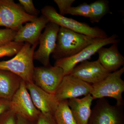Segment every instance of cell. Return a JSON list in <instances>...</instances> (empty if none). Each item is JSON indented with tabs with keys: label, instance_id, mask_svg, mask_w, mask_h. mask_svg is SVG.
Listing matches in <instances>:
<instances>
[{
	"label": "cell",
	"instance_id": "obj_1",
	"mask_svg": "<svg viewBox=\"0 0 124 124\" xmlns=\"http://www.w3.org/2000/svg\"><path fill=\"white\" fill-rule=\"evenodd\" d=\"M97 38L60 27L52 58L56 61L71 57L91 44Z\"/></svg>",
	"mask_w": 124,
	"mask_h": 124
},
{
	"label": "cell",
	"instance_id": "obj_2",
	"mask_svg": "<svg viewBox=\"0 0 124 124\" xmlns=\"http://www.w3.org/2000/svg\"><path fill=\"white\" fill-rule=\"evenodd\" d=\"M38 44L31 45L25 42L20 51L11 59L0 62V70L11 72L25 83H33L34 66L33 54Z\"/></svg>",
	"mask_w": 124,
	"mask_h": 124
},
{
	"label": "cell",
	"instance_id": "obj_3",
	"mask_svg": "<svg viewBox=\"0 0 124 124\" xmlns=\"http://www.w3.org/2000/svg\"><path fill=\"white\" fill-rule=\"evenodd\" d=\"M41 12L42 15L48 18L49 22L54 23L60 27L94 38L108 37L106 32L99 27H91L85 23L80 22L60 15L53 6H46L41 9Z\"/></svg>",
	"mask_w": 124,
	"mask_h": 124
},
{
	"label": "cell",
	"instance_id": "obj_4",
	"mask_svg": "<svg viewBox=\"0 0 124 124\" xmlns=\"http://www.w3.org/2000/svg\"><path fill=\"white\" fill-rule=\"evenodd\" d=\"M124 72V67L111 72L101 82L92 85L90 94L93 99L108 97L115 99L117 106H124L122 93L124 92V81L121 76Z\"/></svg>",
	"mask_w": 124,
	"mask_h": 124
},
{
	"label": "cell",
	"instance_id": "obj_5",
	"mask_svg": "<svg viewBox=\"0 0 124 124\" xmlns=\"http://www.w3.org/2000/svg\"><path fill=\"white\" fill-rule=\"evenodd\" d=\"M118 37L119 36L116 34H113L107 38H97L94 42L76 55L71 57L56 60L54 66L62 68L63 70L64 76L70 75L77 65L90 59L102 47L107 45L119 43L120 40L118 39Z\"/></svg>",
	"mask_w": 124,
	"mask_h": 124
},
{
	"label": "cell",
	"instance_id": "obj_6",
	"mask_svg": "<svg viewBox=\"0 0 124 124\" xmlns=\"http://www.w3.org/2000/svg\"><path fill=\"white\" fill-rule=\"evenodd\" d=\"M37 17L27 14L13 0H0V26L17 31L23 23L32 22Z\"/></svg>",
	"mask_w": 124,
	"mask_h": 124
},
{
	"label": "cell",
	"instance_id": "obj_7",
	"mask_svg": "<svg viewBox=\"0 0 124 124\" xmlns=\"http://www.w3.org/2000/svg\"><path fill=\"white\" fill-rule=\"evenodd\" d=\"M88 124H124V106H113L104 98L99 99L91 110Z\"/></svg>",
	"mask_w": 124,
	"mask_h": 124
},
{
	"label": "cell",
	"instance_id": "obj_8",
	"mask_svg": "<svg viewBox=\"0 0 124 124\" xmlns=\"http://www.w3.org/2000/svg\"><path fill=\"white\" fill-rule=\"evenodd\" d=\"M9 109L16 115L31 121H36L41 114L34 105L26 83L23 80L10 101Z\"/></svg>",
	"mask_w": 124,
	"mask_h": 124
},
{
	"label": "cell",
	"instance_id": "obj_9",
	"mask_svg": "<svg viewBox=\"0 0 124 124\" xmlns=\"http://www.w3.org/2000/svg\"><path fill=\"white\" fill-rule=\"evenodd\" d=\"M64 76L60 67L49 66L35 67L33 83L46 93L54 95Z\"/></svg>",
	"mask_w": 124,
	"mask_h": 124
},
{
	"label": "cell",
	"instance_id": "obj_10",
	"mask_svg": "<svg viewBox=\"0 0 124 124\" xmlns=\"http://www.w3.org/2000/svg\"><path fill=\"white\" fill-rule=\"evenodd\" d=\"M60 27L54 23L49 22L40 36L39 46L38 49L34 52L33 59L39 62L43 66H46L51 64L50 57L55 48Z\"/></svg>",
	"mask_w": 124,
	"mask_h": 124
},
{
	"label": "cell",
	"instance_id": "obj_11",
	"mask_svg": "<svg viewBox=\"0 0 124 124\" xmlns=\"http://www.w3.org/2000/svg\"><path fill=\"white\" fill-rule=\"evenodd\" d=\"M92 85L70 75L64 76L54 94L59 101L68 100L90 94Z\"/></svg>",
	"mask_w": 124,
	"mask_h": 124
},
{
	"label": "cell",
	"instance_id": "obj_12",
	"mask_svg": "<svg viewBox=\"0 0 124 124\" xmlns=\"http://www.w3.org/2000/svg\"><path fill=\"white\" fill-rule=\"evenodd\" d=\"M110 73L98 60L92 62L87 60L77 65L70 75L93 85L101 81Z\"/></svg>",
	"mask_w": 124,
	"mask_h": 124
},
{
	"label": "cell",
	"instance_id": "obj_13",
	"mask_svg": "<svg viewBox=\"0 0 124 124\" xmlns=\"http://www.w3.org/2000/svg\"><path fill=\"white\" fill-rule=\"evenodd\" d=\"M26 84L32 101L37 108L42 114L54 116L59 103L55 95L46 93L33 82Z\"/></svg>",
	"mask_w": 124,
	"mask_h": 124
},
{
	"label": "cell",
	"instance_id": "obj_14",
	"mask_svg": "<svg viewBox=\"0 0 124 124\" xmlns=\"http://www.w3.org/2000/svg\"><path fill=\"white\" fill-rule=\"evenodd\" d=\"M49 22L48 18L42 15L34 21L26 23L17 31L14 41L27 42L32 46L39 44L41 31Z\"/></svg>",
	"mask_w": 124,
	"mask_h": 124
},
{
	"label": "cell",
	"instance_id": "obj_15",
	"mask_svg": "<svg viewBox=\"0 0 124 124\" xmlns=\"http://www.w3.org/2000/svg\"><path fill=\"white\" fill-rule=\"evenodd\" d=\"M97 53L99 62L105 69L111 72L124 66V57L119 51L117 43L112 44L109 48L102 47Z\"/></svg>",
	"mask_w": 124,
	"mask_h": 124
},
{
	"label": "cell",
	"instance_id": "obj_16",
	"mask_svg": "<svg viewBox=\"0 0 124 124\" xmlns=\"http://www.w3.org/2000/svg\"><path fill=\"white\" fill-rule=\"evenodd\" d=\"M93 98L90 94L81 99H71L68 104L77 124H88L91 113Z\"/></svg>",
	"mask_w": 124,
	"mask_h": 124
},
{
	"label": "cell",
	"instance_id": "obj_17",
	"mask_svg": "<svg viewBox=\"0 0 124 124\" xmlns=\"http://www.w3.org/2000/svg\"><path fill=\"white\" fill-rule=\"evenodd\" d=\"M22 81L19 76L11 72L0 70V98L10 101Z\"/></svg>",
	"mask_w": 124,
	"mask_h": 124
},
{
	"label": "cell",
	"instance_id": "obj_18",
	"mask_svg": "<svg viewBox=\"0 0 124 124\" xmlns=\"http://www.w3.org/2000/svg\"><path fill=\"white\" fill-rule=\"evenodd\" d=\"M54 116L57 124H77L68 105V100L59 101Z\"/></svg>",
	"mask_w": 124,
	"mask_h": 124
},
{
	"label": "cell",
	"instance_id": "obj_19",
	"mask_svg": "<svg viewBox=\"0 0 124 124\" xmlns=\"http://www.w3.org/2000/svg\"><path fill=\"white\" fill-rule=\"evenodd\" d=\"M91 14L90 21L92 23H98L102 18L110 13L109 2L107 0H98L90 4Z\"/></svg>",
	"mask_w": 124,
	"mask_h": 124
},
{
	"label": "cell",
	"instance_id": "obj_20",
	"mask_svg": "<svg viewBox=\"0 0 124 124\" xmlns=\"http://www.w3.org/2000/svg\"><path fill=\"white\" fill-rule=\"evenodd\" d=\"M24 44V43L13 41L0 46V58L12 57L19 52Z\"/></svg>",
	"mask_w": 124,
	"mask_h": 124
},
{
	"label": "cell",
	"instance_id": "obj_21",
	"mask_svg": "<svg viewBox=\"0 0 124 124\" xmlns=\"http://www.w3.org/2000/svg\"><path fill=\"white\" fill-rule=\"evenodd\" d=\"M91 14L90 4L85 3L76 7H71L67 11L66 14L89 18Z\"/></svg>",
	"mask_w": 124,
	"mask_h": 124
},
{
	"label": "cell",
	"instance_id": "obj_22",
	"mask_svg": "<svg viewBox=\"0 0 124 124\" xmlns=\"http://www.w3.org/2000/svg\"><path fill=\"white\" fill-rule=\"evenodd\" d=\"M17 32L9 28L0 29V46L14 41Z\"/></svg>",
	"mask_w": 124,
	"mask_h": 124
},
{
	"label": "cell",
	"instance_id": "obj_23",
	"mask_svg": "<svg viewBox=\"0 0 124 124\" xmlns=\"http://www.w3.org/2000/svg\"><path fill=\"white\" fill-rule=\"evenodd\" d=\"M20 5L27 14L32 16H37L40 11L36 9L32 0H19Z\"/></svg>",
	"mask_w": 124,
	"mask_h": 124
},
{
	"label": "cell",
	"instance_id": "obj_24",
	"mask_svg": "<svg viewBox=\"0 0 124 124\" xmlns=\"http://www.w3.org/2000/svg\"><path fill=\"white\" fill-rule=\"evenodd\" d=\"M17 116L10 109L0 116V124H17Z\"/></svg>",
	"mask_w": 124,
	"mask_h": 124
},
{
	"label": "cell",
	"instance_id": "obj_25",
	"mask_svg": "<svg viewBox=\"0 0 124 124\" xmlns=\"http://www.w3.org/2000/svg\"><path fill=\"white\" fill-rule=\"evenodd\" d=\"M54 1L58 6L60 15L64 16L67 11L71 7L75 0H54Z\"/></svg>",
	"mask_w": 124,
	"mask_h": 124
},
{
	"label": "cell",
	"instance_id": "obj_26",
	"mask_svg": "<svg viewBox=\"0 0 124 124\" xmlns=\"http://www.w3.org/2000/svg\"><path fill=\"white\" fill-rule=\"evenodd\" d=\"M36 124H57L54 116L50 114L41 113L36 121Z\"/></svg>",
	"mask_w": 124,
	"mask_h": 124
},
{
	"label": "cell",
	"instance_id": "obj_27",
	"mask_svg": "<svg viewBox=\"0 0 124 124\" xmlns=\"http://www.w3.org/2000/svg\"><path fill=\"white\" fill-rule=\"evenodd\" d=\"M10 108V101L0 98V116Z\"/></svg>",
	"mask_w": 124,
	"mask_h": 124
},
{
	"label": "cell",
	"instance_id": "obj_28",
	"mask_svg": "<svg viewBox=\"0 0 124 124\" xmlns=\"http://www.w3.org/2000/svg\"><path fill=\"white\" fill-rule=\"evenodd\" d=\"M17 116V124H36V121H31L20 116Z\"/></svg>",
	"mask_w": 124,
	"mask_h": 124
}]
</instances>
